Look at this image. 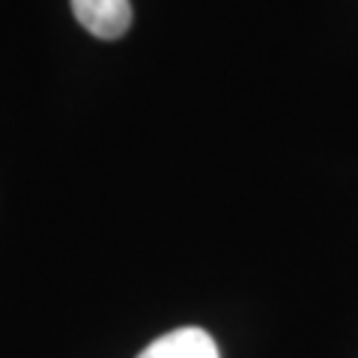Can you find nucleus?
I'll use <instances>...</instances> for the list:
<instances>
[{
    "mask_svg": "<svg viewBox=\"0 0 358 358\" xmlns=\"http://www.w3.org/2000/svg\"><path fill=\"white\" fill-rule=\"evenodd\" d=\"M72 13L96 39H120L131 27L129 0H72Z\"/></svg>",
    "mask_w": 358,
    "mask_h": 358,
    "instance_id": "1",
    "label": "nucleus"
},
{
    "mask_svg": "<svg viewBox=\"0 0 358 358\" xmlns=\"http://www.w3.org/2000/svg\"><path fill=\"white\" fill-rule=\"evenodd\" d=\"M138 358H221L215 341L203 329H176L152 341Z\"/></svg>",
    "mask_w": 358,
    "mask_h": 358,
    "instance_id": "2",
    "label": "nucleus"
}]
</instances>
